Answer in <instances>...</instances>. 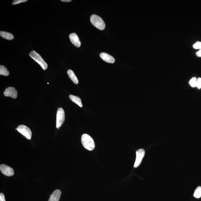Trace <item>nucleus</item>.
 I'll list each match as a JSON object with an SVG mask.
<instances>
[{"label":"nucleus","mask_w":201,"mask_h":201,"mask_svg":"<svg viewBox=\"0 0 201 201\" xmlns=\"http://www.w3.org/2000/svg\"><path fill=\"white\" fill-rule=\"evenodd\" d=\"M81 142L83 147L89 151L93 150L95 147L94 140L87 134H84L81 137Z\"/></svg>","instance_id":"nucleus-1"},{"label":"nucleus","mask_w":201,"mask_h":201,"mask_svg":"<svg viewBox=\"0 0 201 201\" xmlns=\"http://www.w3.org/2000/svg\"><path fill=\"white\" fill-rule=\"evenodd\" d=\"M90 21L94 26L100 30L105 29L106 25L104 21L100 17L96 15H92L90 17Z\"/></svg>","instance_id":"nucleus-2"},{"label":"nucleus","mask_w":201,"mask_h":201,"mask_svg":"<svg viewBox=\"0 0 201 201\" xmlns=\"http://www.w3.org/2000/svg\"><path fill=\"white\" fill-rule=\"evenodd\" d=\"M29 56L40 65L44 70H46L48 69V65L40 54L34 50L31 51L29 53Z\"/></svg>","instance_id":"nucleus-3"},{"label":"nucleus","mask_w":201,"mask_h":201,"mask_svg":"<svg viewBox=\"0 0 201 201\" xmlns=\"http://www.w3.org/2000/svg\"><path fill=\"white\" fill-rule=\"evenodd\" d=\"M65 120V113L62 108H58L56 114V128L59 129Z\"/></svg>","instance_id":"nucleus-4"},{"label":"nucleus","mask_w":201,"mask_h":201,"mask_svg":"<svg viewBox=\"0 0 201 201\" xmlns=\"http://www.w3.org/2000/svg\"><path fill=\"white\" fill-rule=\"evenodd\" d=\"M16 130L23 136L26 137L27 139H31L32 137V132L30 128L26 125H19Z\"/></svg>","instance_id":"nucleus-5"},{"label":"nucleus","mask_w":201,"mask_h":201,"mask_svg":"<svg viewBox=\"0 0 201 201\" xmlns=\"http://www.w3.org/2000/svg\"><path fill=\"white\" fill-rule=\"evenodd\" d=\"M144 155H145V151L144 149H139L136 151V159L134 165V168H137L140 165Z\"/></svg>","instance_id":"nucleus-6"},{"label":"nucleus","mask_w":201,"mask_h":201,"mask_svg":"<svg viewBox=\"0 0 201 201\" xmlns=\"http://www.w3.org/2000/svg\"><path fill=\"white\" fill-rule=\"evenodd\" d=\"M0 170L4 175L7 176H12L14 174V169L11 167L5 164H2L0 166Z\"/></svg>","instance_id":"nucleus-7"},{"label":"nucleus","mask_w":201,"mask_h":201,"mask_svg":"<svg viewBox=\"0 0 201 201\" xmlns=\"http://www.w3.org/2000/svg\"><path fill=\"white\" fill-rule=\"evenodd\" d=\"M4 95L6 97H11L13 98H16L18 92L14 88L9 87L6 88L4 92Z\"/></svg>","instance_id":"nucleus-8"},{"label":"nucleus","mask_w":201,"mask_h":201,"mask_svg":"<svg viewBox=\"0 0 201 201\" xmlns=\"http://www.w3.org/2000/svg\"><path fill=\"white\" fill-rule=\"evenodd\" d=\"M70 39L72 43L75 46L79 48L81 45V43L78 37V36L75 33L70 34Z\"/></svg>","instance_id":"nucleus-9"},{"label":"nucleus","mask_w":201,"mask_h":201,"mask_svg":"<svg viewBox=\"0 0 201 201\" xmlns=\"http://www.w3.org/2000/svg\"><path fill=\"white\" fill-rule=\"evenodd\" d=\"M100 56L104 61L108 63H113L115 62L114 58L107 53H100Z\"/></svg>","instance_id":"nucleus-10"},{"label":"nucleus","mask_w":201,"mask_h":201,"mask_svg":"<svg viewBox=\"0 0 201 201\" xmlns=\"http://www.w3.org/2000/svg\"><path fill=\"white\" fill-rule=\"evenodd\" d=\"M61 195V191L60 190H56L50 195L48 201H59Z\"/></svg>","instance_id":"nucleus-11"},{"label":"nucleus","mask_w":201,"mask_h":201,"mask_svg":"<svg viewBox=\"0 0 201 201\" xmlns=\"http://www.w3.org/2000/svg\"><path fill=\"white\" fill-rule=\"evenodd\" d=\"M70 98L72 101L77 104L80 107H82L83 105L82 103L81 100L79 97L72 95L69 96Z\"/></svg>","instance_id":"nucleus-12"},{"label":"nucleus","mask_w":201,"mask_h":201,"mask_svg":"<svg viewBox=\"0 0 201 201\" xmlns=\"http://www.w3.org/2000/svg\"><path fill=\"white\" fill-rule=\"evenodd\" d=\"M67 73L69 77L73 82L75 84H78L79 83V81L74 72L72 70H70L67 71Z\"/></svg>","instance_id":"nucleus-13"},{"label":"nucleus","mask_w":201,"mask_h":201,"mask_svg":"<svg viewBox=\"0 0 201 201\" xmlns=\"http://www.w3.org/2000/svg\"><path fill=\"white\" fill-rule=\"evenodd\" d=\"M0 36L8 40H12L14 39V36L12 34L5 31H1L0 32Z\"/></svg>","instance_id":"nucleus-14"},{"label":"nucleus","mask_w":201,"mask_h":201,"mask_svg":"<svg viewBox=\"0 0 201 201\" xmlns=\"http://www.w3.org/2000/svg\"><path fill=\"white\" fill-rule=\"evenodd\" d=\"M9 72L5 66H0V75L5 76H8L9 75Z\"/></svg>","instance_id":"nucleus-15"},{"label":"nucleus","mask_w":201,"mask_h":201,"mask_svg":"<svg viewBox=\"0 0 201 201\" xmlns=\"http://www.w3.org/2000/svg\"><path fill=\"white\" fill-rule=\"evenodd\" d=\"M193 196L196 198H200L201 197V187H198L194 191Z\"/></svg>","instance_id":"nucleus-16"},{"label":"nucleus","mask_w":201,"mask_h":201,"mask_svg":"<svg viewBox=\"0 0 201 201\" xmlns=\"http://www.w3.org/2000/svg\"><path fill=\"white\" fill-rule=\"evenodd\" d=\"M197 79L196 77H193L190 80L189 84L191 87H196L197 85Z\"/></svg>","instance_id":"nucleus-17"},{"label":"nucleus","mask_w":201,"mask_h":201,"mask_svg":"<svg viewBox=\"0 0 201 201\" xmlns=\"http://www.w3.org/2000/svg\"><path fill=\"white\" fill-rule=\"evenodd\" d=\"M193 48L195 49H201V42H197L193 45Z\"/></svg>","instance_id":"nucleus-18"},{"label":"nucleus","mask_w":201,"mask_h":201,"mask_svg":"<svg viewBox=\"0 0 201 201\" xmlns=\"http://www.w3.org/2000/svg\"><path fill=\"white\" fill-rule=\"evenodd\" d=\"M27 1V0H15L12 2V4L13 5H15L21 3L26 2Z\"/></svg>","instance_id":"nucleus-19"},{"label":"nucleus","mask_w":201,"mask_h":201,"mask_svg":"<svg viewBox=\"0 0 201 201\" xmlns=\"http://www.w3.org/2000/svg\"><path fill=\"white\" fill-rule=\"evenodd\" d=\"M196 87H197L199 89L201 88V78H199L197 79Z\"/></svg>","instance_id":"nucleus-20"},{"label":"nucleus","mask_w":201,"mask_h":201,"mask_svg":"<svg viewBox=\"0 0 201 201\" xmlns=\"http://www.w3.org/2000/svg\"><path fill=\"white\" fill-rule=\"evenodd\" d=\"M0 201H6L4 195L2 193H0Z\"/></svg>","instance_id":"nucleus-21"},{"label":"nucleus","mask_w":201,"mask_h":201,"mask_svg":"<svg viewBox=\"0 0 201 201\" xmlns=\"http://www.w3.org/2000/svg\"><path fill=\"white\" fill-rule=\"evenodd\" d=\"M196 55L198 57H201V49L199 50L196 53Z\"/></svg>","instance_id":"nucleus-22"},{"label":"nucleus","mask_w":201,"mask_h":201,"mask_svg":"<svg viewBox=\"0 0 201 201\" xmlns=\"http://www.w3.org/2000/svg\"><path fill=\"white\" fill-rule=\"evenodd\" d=\"M61 1L62 2H70L72 1L71 0H61Z\"/></svg>","instance_id":"nucleus-23"}]
</instances>
